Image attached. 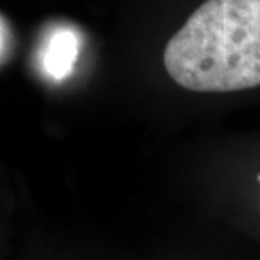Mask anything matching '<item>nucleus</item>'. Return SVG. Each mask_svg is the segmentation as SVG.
<instances>
[{
    "mask_svg": "<svg viewBox=\"0 0 260 260\" xmlns=\"http://www.w3.org/2000/svg\"><path fill=\"white\" fill-rule=\"evenodd\" d=\"M169 77L200 93L260 85V0H207L169 39Z\"/></svg>",
    "mask_w": 260,
    "mask_h": 260,
    "instance_id": "f257e3e1",
    "label": "nucleus"
},
{
    "mask_svg": "<svg viewBox=\"0 0 260 260\" xmlns=\"http://www.w3.org/2000/svg\"><path fill=\"white\" fill-rule=\"evenodd\" d=\"M78 38L71 29H58L48 38L42 56L44 70L55 81H61L71 74L78 56Z\"/></svg>",
    "mask_w": 260,
    "mask_h": 260,
    "instance_id": "f03ea898",
    "label": "nucleus"
},
{
    "mask_svg": "<svg viewBox=\"0 0 260 260\" xmlns=\"http://www.w3.org/2000/svg\"><path fill=\"white\" fill-rule=\"evenodd\" d=\"M0 48H2V26H0Z\"/></svg>",
    "mask_w": 260,
    "mask_h": 260,
    "instance_id": "7ed1b4c3",
    "label": "nucleus"
},
{
    "mask_svg": "<svg viewBox=\"0 0 260 260\" xmlns=\"http://www.w3.org/2000/svg\"><path fill=\"white\" fill-rule=\"evenodd\" d=\"M257 179H259V181H260V175H259V177H257Z\"/></svg>",
    "mask_w": 260,
    "mask_h": 260,
    "instance_id": "20e7f679",
    "label": "nucleus"
}]
</instances>
